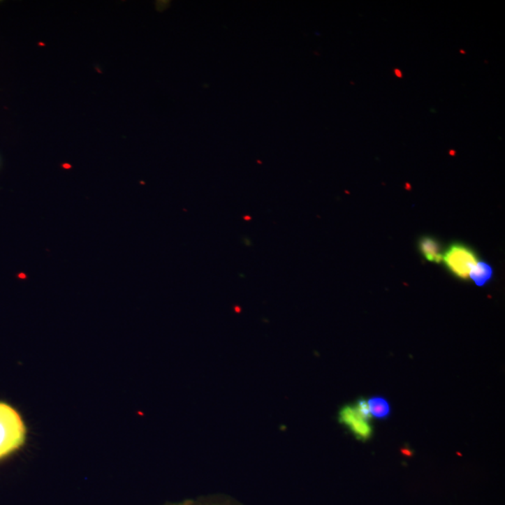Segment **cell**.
<instances>
[{"label":"cell","instance_id":"obj_3","mask_svg":"<svg viewBox=\"0 0 505 505\" xmlns=\"http://www.w3.org/2000/svg\"><path fill=\"white\" fill-rule=\"evenodd\" d=\"M340 419L360 440L366 441L371 437L372 427L369 420L364 418L356 407H344L340 413Z\"/></svg>","mask_w":505,"mask_h":505},{"label":"cell","instance_id":"obj_2","mask_svg":"<svg viewBox=\"0 0 505 505\" xmlns=\"http://www.w3.org/2000/svg\"><path fill=\"white\" fill-rule=\"evenodd\" d=\"M447 269L451 270L458 278L466 280L470 275L471 270L478 262L476 254L462 244H452L443 256Z\"/></svg>","mask_w":505,"mask_h":505},{"label":"cell","instance_id":"obj_8","mask_svg":"<svg viewBox=\"0 0 505 505\" xmlns=\"http://www.w3.org/2000/svg\"><path fill=\"white\" fill-rule=\"evenodd\" d=\"M394 73H395V75L397 77H399V78H402V73L401 71L398 70V68H396V70H394Z\"/></svg>","mask_w":505,"mask_h":505},{"label":"cell","instance_id":"obj_5","mask_svg":"<svg viewBox=\"0 0 505 505\" xmlns=\"http://www.w3.org/2000/svg\"><path fill=\"white\" fill-rule=\"evenodd\" d=\"M492 268L485 262L478 261L471 270L469 277H471L476 286H483L492 278Z\"/></svg>","mask_w":505,"mask_h":505},{"label":"cell","instance_id":"obj_4","mask_svg":"<svg viewBox=\"0 0 505 505\" xmlns=\"http://www.w3.org/2000/svg\"><path fill=\"white\" fill-rule=\"evenodd\" d=\"M419 250L427 261L440 263L443 261V254L439 242L432 237H423L419 241Z\"/></svg>","mask_w":505,"mask_h":505},{"label":"cell","instance_id":"obj_7","mask_svg":"<svg viewBox=\"0 0 505 505\" xmlns=\"http://www.w3.org/2000/svg\"><path fill=\"white\" fill-rule=\"evenodd\" d=\"M355 407L357 408L358 412L364 416V418L368 419V420L372 418V415L369 410L368 402H367L365 400L360 399Z\"/></svg>","mask_w":505,"mask_h":505},{"label":"cell","instance_id":"obj_9","mask_svg":"<svg viewBox=\"0 0 505 505\" xmlns=\"http://www.w3.org/2000/svg\"><path fill=\"white\" fill-rule=\"evenodd\" d=\"M449 154H451V156H456V151L451 150L449 151Z\"/></svg>","mask_w":505,"mask_h":505},{"label":"cell","instance_id":"obj_1","mask_svg":"<svg viewBox=\"0 0 505 505\" xmlns=\"http://www.w3.org/2000/svg\"><path fill=\"white\" fill-rule=\"evenodd\" d=\"M26 424L20 413L7 402H0V462L24 446Z\"/></svg>","mask_w":505,"mask_h":505},{"label":"cell","instance_id":"obj_10","mask_svg":"<svg viewBox=\"0 0 505 505\" xmlns=\"http://www.w3.org/2000/svg\"><path fill=\"white\" fill-rule=\"evenodd\" d=\"M460 52H462V54H465V51H463V50H462V51H460Z\"/></svg>","mask_w":505,"mask_h":505},{"label":"cell","instance_id":"obj_6","mask_svg":"<svg viewBox=\"0 0 505 505\" xmlns=\"http://www.w3.org/2000/svg\"><path fill=\"white\" fill-rule=\"evenodd\" d=\"M367 402H368L372 418L374 416L375 418H386L390 413V407H389L388 402L382 397H374Z\"/></svg>","mask_w":505,"mask_h":505}]
</instances>
